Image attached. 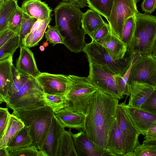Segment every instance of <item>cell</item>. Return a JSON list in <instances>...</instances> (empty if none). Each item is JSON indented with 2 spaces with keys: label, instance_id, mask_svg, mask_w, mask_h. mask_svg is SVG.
Returning <instances> with one entry per match:
<instances>
[{
  "label": "cell",
  "instance_id": "obj_45",
  "mask_svg": "<svg viewBox=\"0 0 156 156\" xmlns=\"http://www.w3.org/2000/svg\"><path fill=\"white\" fill-rule=\"evenodd\" d=\"M10 114L9 112L0 118V134L5 129L9 119Z\"/></svg>",
  "mask_w": 156,
  "mask_h": 156
},
{
  "label": "cell",
  "instance_id": "obj_40",
  "mask_svg": "<svg viewBox=\"0 0 156 156\" xmlns=\"http://www.w3.org/2000/svg\"><path fill=\"white\" fill-rule=\"evenodd\" d=\"M40 156L38 149L34 146H30L19 150L9 151V156Z\"/></svg>",
  "mask_w": 156,
  "mask_h": 156
},
{
  "label": "cell",
  "instance_id": "obj_5",
  "mask_svg": "<svg viewBox=\"0 0 156 156\" xmlns=\"http://www.w3.org/2000/svg\"><path fill=\"white\" fill-rule=\"evenodd\" d=\"M82 51L86 55L89 62L100 66L121 76L129 67L134 54L128 48L122 58L115 60L102 45L93 41L86 43Z\"/></svg>",
  "mask_w": 156,
  "mask_h": 156
},
{
  "label": "cell",
  "instance_id": "obj_44",
  "mask_svg": "<svg viewBox=\"0 0 156 156\" xmlns=\"http://www.w3.org/2000/svg\"><path fill=\"white\" fill-rule=\"evenodd\" d=\"M15 34L7 29L0 34V48L10 39Z\"/></svg>",
  "mask_w": 156,
  "mask_h": 156
},
{
  "label": "cell",
  "instance_id": "obj_43",
  "mask_svg": "<svg viewBox=\"0 0 156 156\" xmlns=\"http://www.w3.org/2000/svg\"><path fill=\"white\" fill-rule=\"evenodd\" d=\"M143 142L156 143V123L148 130Z\"/></svg>",
  "mask_w": 156,
  "mask_h": 156
},
{
  "label": "cell",
  "instance_id": "obj_47",
  "mask_svg": "<svg viewBox=\"0 0 156 156\" xmlns=\"http://www.w3.org/2000/svg\"><path fill=\"white\" fill-rule=\"evenodd\" d=\"M9 152L7 148L0 149V156H9Z\"/></svg>",
  "mask_w": 156,
  "mask_h": 156
},
{
  "label": "cell",
  "instance_id": "obj_29",
  "mask_svg": "<svg viewBox=\"0 0 156 156\" xmlns=\"http://www.w3.org/2000/svg\"><path fill=\"white\" fill-rule=\"evenodd\" d=\"M140 56V55L139 53H134L130 65L123 75L121 76L116 74L115 76V78L118 91L122 96L125 95L129 96V86L127 83L133 65Z\"/></svg>",
  "mask_w": 156,
  "mask_h": 156
},
{
  "label": "cell",
  "instance_id": "obj_39",
  "mask_svg": "<svg viewBox=\"0 0 156 156\" xmlns=\"http://www.w3.org/2000/svg\"><path fill=\"white\" fill-rule=\"evenodd\" d=\"M140 109L145 112L156 114V90L147 97L141 105Z\"/></svg>",
  "mask_w": 156,
  "mask_h": 156
},
{
  "label": "cell",
  "instance_id": "obj_50",
  "mask_svg": "<svg viewBox=\"0 0 156 156\" xmlns=\"http://www.w3.org/2000/svg\"><path fill=\"white\" fill-rule=\"evenodd\" d=\"M40 49L41 51H43L44 50V46H41L40 47Z\"/></svg>",
  "mask_w": 156,
  "mask_h": 156
},
{
  "label": "cell",
  "instance_id": "obj_52",
  "mask_svg": "<svg viewBox=\"0 0 156 156\" xmlns=\"http://www.w3.org/2000/svg\"><path fill=\"white\" fill-rule=\"evenodd\" d=\"M3 102L2 98L0 96V104H2Z\"/></svg>",
  "mask_w": 156,
  "mask_h": 156
},
{
  "label": "cell",
  "instance_id": "obj_15",
  "mask_svg": "<svg viewBox=\"0 0 156 156\" xmlns=\"http://www.w3.org/2000/svg\"><path fill=\"white\" fill-rule=\"evenodd\" d=\"M129 86L130 98L127 105L139 109L147 97L156 90V86L143 82L133 81Z\"/></svg>",
  "mask_w": 156,
  "mask_h": 156
},
{
  "label": "cell",
  "instance_id": "obj_22",
  "mask_svg": "<svg viewBox=\"0 0 156 156\" xmlns=\"http://www.w3.org/2000/svg\"><path fill=\"white\" fill-rule=\"evenodd\" d=\"M105 23L101 16L93 10L88 9L83 13L81 20V27L85 34H87L90 37Z\"/></svg>",
  "mask_w": 156,
  "mask_h": 156
},
{
  "label": "cell",
  "instance_id": "obj_34",
  "mask_svg": "<svg viewBox=\"0 0 156 156\" xmlns=\"http://www.w3.org/2000/svg\"><path fill=\"white\" fill-rule=\"evenodd\" d=\"M135 26V20L134 15L128 19L123 27L119 39L127 47L133 35Z\"/></svg>",
  "mask_w": 156,
  "mask_h": 156
},
{
  "label": "cell",
  "instance_id": "obj_6",
  "mask_svg": "<svg viewBox=\"0 0 156 156\" xmlns=\"http://www.w3.org/2000/svg\"><path fill=\"white\" fill-rule=\"evenodd\" d=\"M69 90L66 108L86 115L88 105L98 90L87 77L68 76Z\"/></svg>",
  "mask_w": 156,
  "mask_h": 156
},
{
  "label": "cell",
  "instance_id": "obj_46",
  "mask_svg": "<svg viewBox=\"0 0 156 156\" xmlns=\"http://www.w3.org/2000/svg\"><path fill=\"white\" fill-rule=\"evenodd\" d=\"M63 2H69L79 8L86 7L87 4L86 0H64Z\"/></svg>",
  "mask_w": 156,
  "mask_h": 156
},
{
  "label": "cell",
  "instance_id": "obj_3",
  "mask_svg": "<svg viewBox=\"0 0 156 156\" xmlns=\"http://www.w3.org/2000/svg\"><path fill=\"white\" fill-rule=\"evenodd\" d=\"M135 28L127 46L140 56H156V17L138 11L134 14Z\"/></svg>",
  "mask_w": 156,
  "mask_h": 156
},
{
  "label": "cell",
  "instance_id": "obj_14",
  "mask_svg": "<svg viewBox=\"0 0 156 156\" xmlns=\"http://www.w3.org/2000/svg\"><path fill=\"white\" fill-rule=\"evenodd\" d=\"M126 101L122 103L125 109L140 134L145 136L149 129L156 123V114L130 106Z\"/></svg>",
  "mask_w": 156,
  "mask_h": 156
},
{
  "label": "cell",
  "instance_id": "obj_18",
  "mask_svg": "<svg viewBox=\"0 0 156 156\" xmlns=\"http://www.w3.org/2000/svg\"><path fill=\"white\" fill-rule=\"evenodd\" d=\"M54 113L64 128L75 129L78 131L84 128L86 115L83 113L73 112L66 108Z\"/></svg>",
  "mask_w": 156,
  "mask_h": 156
},
{
  "label": "cell",
  "instance_id": "obj_33",
  "mask_svg": "<svg viewBox=\"0 0 156 156\" xmlns=\"http://www.w3.org/2000/svg\"><path fill=\"white\" fill-rule=\"evenodd\" d=\"M12 70V83L9 92L8 100L10 97L15 94L20 90L26 82L29 76L20 73L16 70L13 65Z\"/></svg>",
  "mask_w": 156,
  "mask_h": 156
},
{
  "label": "cell",
  "instance_id": "obj_17",
  "mask_svg": "<svg viewBox=\"0 0 156 156\" xmlns=\"http://www.w3.org/2000/svg\"><path fill=\"white\" fill-rule=\"evenodd\" d=\"M12 56L0 60V96L6 104L12 83Z\"/></svg>",
  "mask_w": 156,
  "mask_h": 156
},
{
  "label": "cell",
  "instance_id": "obj_53",
  "mask_svg": "<svg viewBox=\"0 0 156 156\" xmlns=\"http://www.w3.org/2000/svg\"><path fill=\"white\" fill-rule=\"evenodd\" d=\"M4 131L2 133L0 134V138L2 136V135L3 134Z\"/></svg>",
  "mask_w": 156,
  "mask_h": 156
},
{
  "label": "cell",
  "instance_id": "obj_20",
  "mask_svg": "<svg viewBox=\"0 0 156 156\" xmlns=\"http://www.w3.org/2000/svg\"><path fill=\"white\" fill-rule=\"evenodd\" d=\"M96 41L102 45L115 60L122 58L128 48L127 46L119 38L111 32L105 37Z\"/></svg>",
  "mask_w": 156,
  "mask_h": 156
},
{
  "label": "cell",
  "instance_id": "obj_13",
  "mask_svg": "<svg viewBox=\"0 0 156 156\" xmlns=\"http://www.w3.org/2000/svg\"><path fill=\"white\" fill-rule=\"evenodd\" d=\"M64 129L54 113L43 144L38 150L40 156H56L59 141Z\"/></svg>",
  "mask_w": 156,
  "mask_h": 156
},
{
  "label": "cell",
  "instance_id": "obj_2",
  "mask_svg": "<svg viewBox=\"0 0 156 156\" xmlns=\"http://www.w3.org/2000/svg\"><path fill=\"white\" fill-rule=\"evenodd\" d=\"M55 26L61 36L63 44L71 51L80 53L86 43L81 27L82 12L72 4L62 2L54 9Z\"/></svg>",
  "mask_w": 156,
  "mask_h": 156
},
{
  "label": "cell",
  "instance_id": "obj_16",
  "mask_svg": "<svg viewBox=\"0 0 156 156\" xmlns=\"http://www.w3.org/2000/svg\"><path fill=\"white\" fill-rule=\"evenodd\" d=\"M20 48V56L16 62V69L20 73L36 78L41 73L37 68L33 53L29 48L22 45Z\"/></svg>",
  "mask_w": 156,
  "mask_h": 156
},
{
  "label": "cell",
  "instance_id": "obj_49",
  "mask_svg": "<svg viewBox=\"0 0 156 156\" xmlns=\"http://www.w3.org/2000/svg\"><path fill=\"white\" fill-rule=\"evenodd\" d=\"M123 156H134V151H133L126 152Z\"/></svg>",
  "mask_w": 156,
  "mask_h": 156
},
{
  "label": "cell",
  "instance_id": "obj_23",
  "mask_svg": "<svg viewBox=\"0 0 156 156\" xmlns=\"http://www.w3.org/2000/svg\"><path fill=\"white\" fill-rule=\"evenodd\" d=\"M24 126L20 119L10 114L7 126L0 138V149L7 148L10 142Z\"/></svg>",
  "mask_w": 156,
  "mask_h": 156
},
{
  "label": "cell",
  "instance_id": "obj_54",
  "mask_svg": "<svg viewBox=\"0 0 156 156\" xmlns=\"http://www.w3.org/2000/svg\"><path fill=\"white\" fill-rule=\"evenodd\" d=\"M140 0H136V2H137L140 1Z\"/></svg>",
  "mask_w": 156,
  "mask_h": 156
},
{
  "label": "cell",
  "instance_id": "obj_31",
  "mask_svg": "<svg viewBox=\"0 0 156 156\" xmlns=\"http://www.w3.org/2000/svg\"><path fill=\"white\" fill-rule=\"evenodd\" d=\"M43 98L45 105L49 107L54 113L67 106V99L66 95L44 93Z\"/></svg>",
  "mask_w": 156,
  "mask_h": 156
},
{
  "label": "cell",
  "instance_id": "obj_4",
  "mask_svg": "<svg viewBox=\"0 0 156 156\" xmlns=\"http://www.w3.org/2000/svg\"><path fill=\"white\" fill-rule=\"evenodd\" d=\"M54 114L51 109L45 105L33 108L13 111L12 114L20 119L24 125L29 127L32 140L30 146L38 150L43 144Z\"/></svg>",
  "mask_w": 156,
  "mask_h": 156
},
{
  "label": "cell",
  "instance_id": "obj_26",
  "mask_svg": "<svg viewBox=\"0 0 156 156\" xmlns=\"http://www.w3.org/2000/svg\"><path fill=\"white\" fill-rule=\"evenodd\" d=\"M18 6L17 0H2L0 2V34L8 29L10 20Z\"/></svg>",
  "mask_w": 156,
  "mask_h": 156
},
{
  "label": "cell",
  "instance_id": "obj_10",
  "mask_svg": "<svg viewBox=\"0 0 156 156\" xmlns=\"http://www.w3.org/2000/svg\"><path fill=\"white\" fill-rule=\"evenodd\" d=\"M137 81L156 87V56H140L133 65L127 82Z\"/></svg>",
  "mask_w": 156,
  "mask_h": 156
},
{
  "label": "cell",
  "instance_id": "obj_28",
  "mask_svg": "<svg viewBox=\"0 0 156 156\" xmlns=\"http://www.w3.org/2000/svg\"><path fill=\"white\" fill-rule=\"evenodd\" d=\"M32 142L29 127L25 126L10 142L7 148L9 151L19 150L30 146Z\"/></svg>",
  "mask_w": 156,
  "mask_h": 156
},
{
  "label": "cell",
  "instance_id": "obj_27",
  "mask_svg": "<svg viewBox=\"0 0 156 156\" xmlns=\"http://www.w3.org/2000/svg\"><path fill=\"white\" fill-rule=\"evenodd\" d=\"M51 20V18L50 17L44 20L37 27L31 29L30 33L21 42L22 45L28 48H31L38 44L42 38Z\"/></svg>",
  "mask_w": 156,
  "mask_h": 156
},
{
  "label": "cell",
  "instance_id": "obj_56",
  "mask_svg": "<svg viewBox=\"0 0 156 156\" xmlns=\"http://www.w3.org/2000/svg\"><path fill=\"white\" fill-rule=\"evenodd\" d=\"M62 1L63 2L64 1V0H62Z\"/></svg>",
  "mask_w": 156,
  "mask_h": 156
},
{
  "label": "cell",
  "instance_id": "obj_51",
  "mask_svg": "<svg viewBox=\"0 0 156 156\" xmlns=\"http://www.w3.org/2000/svg\"><path fill=\"white\" fill-rule=\"evenodd\" d=\"M48 43L47 41L45 42L44 44V47H46L48 45Z\"/></svg>",
  "mask_w": 156,
  "mask_h": 156
},
{
  "label": "cell",
  "instance_id": "obj_37",
  "mask_svg": "<svg viewBox=\"0 0 156 156\" xmlns=\"http://www.w3.org/2000/svg\"><path fill=\"white\" fill-rule=\"evenodd\" d=\"M23 12L18 6L12 16L8 26V29L15 33L18 34L21 23Z\"/></svg>",
  "mask_w": 156,
  "mask_h": 156
},
{
  "label": "cell",
  "instance_id": "obj_25",
  "mask_svg": "<svg viewBox=\"0 0 156 156\" xmlns=\"http://www.w3.org/2000/svg\"><path fill=\"white\" fill-rule=\"evenodd\" d=\"M71 129H63L60 138L56 156H77Z\"/></svg>",
  "mask_w": 156,
  "mask_h": 156
},
{
  "label": "cell",
  "instance_id": "obj_55",
  "mask_svg": "<svg viewBox=\"0 0 156 156\" xmlns=\"http://www.w3.org/2000/svg\"><path fill=\"white\" fill-rule=\"evenodd\" d=\"M2 0H0V2L2 1Z\"/></svg>",
  "mask_w": 156,
  "mask_h": 156
},
{
  "label": "cell",
  "instance_id": "obj_42",
  "mask_svg": "<svg viewBox=\"0 0 156 156\" xmlns=\"http://www.w3.org/2000/svg\"><path fill=\"white\" fill-rule=\"evenodd\" d=\"M156 0H143L141 5L142 10L145 14H151L156 7Z\"/></svg>",
  "mask_w": 156,
  "mask_h": 156
},
{
  "label": "cell",
  "instance_id": "obj_21",
  "mask_svg": "<svg viewBox=\"0 0 156 156\" xmlns=\"http://www.w3.org/2000/svg\"><path fill=\"white\" fill-rule=\"evenodd\" d=\"M77 156H99L94 145L81 129L76 134L72 133Z\"/></svg>",
  "mask_w": 156,
  "mask_h": 156
},
{
  "label": "cell",
  "instance_id": "obj_1",
  "mask_svg": "<svg viewBox=\"0 0 156 156\" xmlns=\"http://www.w3.org/2000/svg\"><path fill=\"white\" fill-rule=\"evenodd\" d=\"M119 100L98 90L90 101L82 129L99 156L108 155V139L116 119Z\"/></svg>",
  "mask_w": 156,
  "mask_h": 156
},
{
  "label": "cell",
  "instance_id": "obj_32",
  "mask_svg": "<svg viewBox=\"0 0 156 156\" xmlns=\"http://www.w3.org/2000/svg\"><path fill=\"white\" fill-rule=\"evenodd\" d=\"M22 44L20 37L17 33L14 35L0 48V60L12 56L16 50Z\"/></svg>",
  "mask_w": 156,
  "mask_h": 156
},
{
  "label": "cell",
  "instance_id": "obj_48",
  "mask_svg": "<svg viewBox=\"0 0 156 156\" xmlns=\"http://www.w3.org/2000/svg\"><path fill=\"white\" fill-rule=\"evenodd\" d=\"M9 112L8 108L0 107V118Z\"/></svg>",
  "mask_w": 156,
  "mask_h": 156
},
{
  "label": "cell",
  "instance_id": "obj_9",
  "mask_svg": "<svg viewBox=\"0 0 156 156\" xmlns=\"http://www.w3.org/2000/svg\"><path fill=\"white\" fill-rule=\"evenodd\" d=\"M89 62L87 78L98 90L119 100L123 98L119 94L115 77L116 74L98 65Z\"/></svg>",
  "mask_w": 156,
  "mask_h": 156
},
{
  "label": "cell",
  "instance_id": "obj_8",
  "mask_svg": "<svg viewBox=\"0 0 156 156\" xmlns=\"http://www.w3.org/2000/svg\"><path fill=\"white\" fill-rule=\"evenodd\" d=\"M136 0H114L108 20L111 33L120 38L124 25L138 11Z\"/></svg>",
  "mask_w": 156,
  "mask_h": 156
},
{
  "label": "cell",
  "instance_id": "obj_19",
  "mask_svg": "<svg viewBox=\"0 0 156 156\" xmlns=\"http://www.w3.org/2000/svg\"><path fill=\"white\" fill-rule=\"evenodd\" d=\"M20 8L23 12L37 20L43 21L51 17V9L40 0H25Z\"/></svg>",
  "mask_w": 156,
  "mask_h": 156
},
{
  "label": "cell",
  "instance_id": "obj_24",
  "mask_svg": "<svg viewBox=\"0 0 156 156\" xmlns=\"http://www.w3.org/2000/svg\"><path fill=\"white\" fill-rule=\"evenodd\" d=\"M107 150L108 155L123 156L125 154L122 135L116 119L108 136Z\"/></svg>",
  "mask_w": 156,
  "mask_h": 156
},
{
  "label": "cell",
  "instance_id": "obj_12",
  "mask_svg": "<svg viewBox=\"0 0 156 156\" xmlns=\"http://www.w3.org/2000/svg\"><path fill=\"white\" fill-rule=\"evenodd\" d=\"M36 79L44 93L66 96L69 88L68 76L41 73Z\"/></svg>",
  "mask_w": 156,
  "mask_h": 156
},
{
  "label": "cell",
  "instance_id": "obj_35",
  "mask_svg": "<svg viewBox=\"0 0 156 156\" xmlns=\"http://www.w3.org/2000/svg\"><path fill=\"white\" fill-rule=\"evenodd\" d=\"M37 20L23 12L20 29L18 33L21 42L30 33L31 28Z\"/></svg>",
  "mask_w": 156,
  "mask_h": 156
},
{
  "label": "cell",
  "instance_id": "obj_7",
  "mask_svg": "<svg viewBox=\"0 0 156 156\" xmlns=\"http://www.w3.org/2000/svg\"><path fill=\"white\" fill-rule=\"evenodd\" d=\"M44 93L36 78L29 75L20 90L9 98L6 107L16 111L45 105Z\"/></svg>",
  "mask_w": 156,
  "mask_h": 156
},
{
  "label": "cell",
  "instance_id": "obj_30",
  "mask_svg": "<svg viewBox=\"0 0 156 156\" xmlns=\"http://www.w3.org/2000/svg\"><path fill=\"white\" fill-rule=\"evenodd\" d=\"M88 6L105 17L108 21L114 0H86Z\"/></svg>",
  "mask_w": 156,
  "mask_h": 156
},
{
  "label": "cell",
  "instance_id": "obj_38",
  "mask_svg": "<svg viewBox=\"0 0 156 156\" xmlns=\"http://www.w3.org/2000/svg\"><path fill=\"white\" fill-rule=\"evenodd\" d=\"M45 33L47 41L53 45L63 44V39L55 26H48Z\"/></svg>",
  "mask_w": 156,
  "mask_h": 156
},
{
  "label": "cell",
  "instance_id": "obj_41",
  "mask_svg": "<svg viewBox=\"0 0 156 156\" xmlns=\"http://www.w3.org/2000/svg\"><path fill=\"white\" fill-rule=\"evenodd\" d=\"M108 23H106L98 28L93 34L91 38L92 41H97L105 37L110 33Z\"/></svg>",
  "mask_w": 156,
  "mask_h": 156
},
{
  "label": "cell",
  "instance_id": "obj_36",
  "mask_svg": "<svg viewBox=\"0 0 156 156\" xmlns=\"http://www.w3.org/2000/svg\"><path fill=\"white\" fill-rule=\"evenodd\" d=\"M133 151L134 156H156V144L143 142Z\"/></svg>",
  "mask_w": 156,
  "mask_h": 156
},
{
  "label": "cell",
  "instance_id": "obj_11",
  "mask_svg": "<svg viewBox=\"0 0 156 156\" xmlns=\"http://www.w3.org/2000/svg\"><path fill=\"white\" fill-rule=\"evenodd\" d=\"M116 120L122 135L125 153L133 151L136 147L140 144L138 140L140 134L132 122L122 103L118 105Z\"/></svg>",
  "mask_w": 156,
  "mask_h": 156
}]
</instances>
